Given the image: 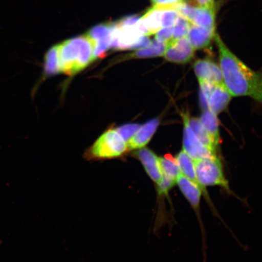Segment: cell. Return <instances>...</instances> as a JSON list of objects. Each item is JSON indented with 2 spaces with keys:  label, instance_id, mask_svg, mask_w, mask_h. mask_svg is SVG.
<instances>
[{
  "label": "cell",
  "instance_id": "5b68a950",
  "mask_svg": "<svg viewBox=\"0 0 262 262\" xmlns=\"http://www.w3.org/2000/svg\"><path fill=\"white\" fill-rule=\"evenodd\" d=\"M180 15L188 19L191 24L209 28H215V8L201 7L182 3L176 8Z\"/></svg>",
  "mask_w": 262,
  "mask_h": 262
},
{
  "label": "cell",
  "instance_id": "4fadbf2b",
  "mask_svg": "<svg viewBox=\"0 0 262 262\" xmlns=\"http://www.w3.org/2000/svg\"><path fill=\"white\" fill-rule=\"evenodd\" d=\"M231 97L224 83L216 85L209 97L208 109L216 115L220 114L227 108Z\"/></svg>",
  "mask_w": 262,
  "mask_h": 262
},
{
  "label": "cell",
  "instance_id": "9c48e42d",
  "mask_svg": "<svg viewBox=\"0 0 262 262\" xmlns=\"http://www.w3.org/2000/svg\"><path fill=\"white\" fill-rule=\"evenodd\" d=\"M149 178L157 186L162 181L163 172L160 166L159 157L147 148L141 149L136 153Z\"/></svg>",
  "mask_w": 262,
  "mask_h": 262
},
{
  "label": "cell",
  "instance_id": "f1b7e54d",
  "mask_svg": "<svg viewBox=\"0 0 262 262\" xmlns=\"http://www.w3.org/2000/svg\"><path fill=\"white\" fill-rule=\"evenodd\" d=\"M152 41L147 35H142L130 49H143L149 47Z\"/></svg>",
  "mask_w": 262,
  "mask_h": 262
},
{
  "label": "cell",
  "instance_id": "ba28073f",
  "mask_svg": "<svg viewBox=\"0 0 262 262\" xmlns=\"http://www.w3.org/2000/svg\"><path fill=\"white\" fill-rule=\"evenodd\" d=\"M194 69L199 81H207L215 85L224 83L220 66L209 58L195 61Z\"/></svg>",
  "mask_w": 262,
  "mask_h": 262
},
{
  "label": "cell",
  "instance_id": "7a4b0ae2",
  "mask_svg": "<svg viewBox=\"0 0 262 262\" xmlns=\"http://www.w3.org/2000/svg\"><path fill=\"white\" fill-rule=\"evenodd\" d=\"M95 45L86 34L58 45L60 72L69 75L79 73L94 60Z\"/></svg>",
  "mask_w": 262,
  "mask_h": 262
},
{
  "label": "cell",
  "instance_id": "e0dca14e",
  "mask_svg": "<svg viewBox=\"0 0 262 262\" xmlns=\"http://www.w3.org/2000/svg\"><path fill=\"white\" fill-rule=\"evenodd\" d=\"M188 123L193 133L195 134L196 138L201 142L203 145L211 149L212 151L216 153L217 147L214 145L210 136L209 135L207 131L206 130L204 126L202 124L201 120L198 118L189 117Z\"/></svg>",
  "mask_w": 262,
  "mask_h": 262
},
{
  "label": "cell",
  "instance_id": "3957f363",
  "mask_svg": "<svg viewBox=\"0 0 262 262\" xmlns=\"http://www.w3.org/2000/svg\"><path fill=\"white\" fill-rule=\"evenodd\" d=\"M194 162L196 179L208 202H211V200L209 199L206 186H219L230 191L223 171L222 163L217 156Z\"/></svg>",
  "mask_w": 262,
  "mask_h": 262
},
{
  "label": "cell",
  "instance_id": "d4e9b609",
  "mask_svg": "<svg viewBox=\"0 0 262 262\" xmlns=\"http://www.w3.org/2000/svg\"><path fill=\"white\" fill-rule=\"evenodd\" d=\"M112 40L113 35L95 42L94 60L98 57H102L103 55L111 47Z\"/></svg>",
  "mask_w": 262,
  "mask_h": 262
},
{
  "label": "cell",
  "instance_id": "7402d4cb",
  "mask_svg": "<svg viewBox=\"0 0 262 262\" xmlns=\"http://www.w3.org/2000/svg\"><path fill=\"white\" fill-rule=\"evenodd\" d=\"M200 104L202 109H208V101L216 85L207 81H199Z\"/></svg>",
  "mask_w": 262,
  "mask_h": 262
},
{
  "label": "cell",
  "instance_id": "d6986e66",
  "mask_svg": "<svg viewBox=\"0 0 262 262\" xmlns=\"http://www.w3.org/2000/svg\"><path fill=\"white\" fill-rule=\"evenodd\" d=\"M163 176L175 180L177 182L179 177L181 174L178 162L171 155L159 157Z\"/></svg>",
  "mask_w": 262,
  "mask_h": 262
},
{
  "label": "cell",
  "instance_id": "6da1fadb",
  "mask_svg": "<svg viewBox=\"0 0 262 262\" xmlns=\"http://www.w3.org/2000/svg\"><path fill=\"white\" fill-rule=\"evenodd\" d=\"M220 67L226 88L232 96H249L262 104V72L254 71L229 50L215 34Z\"/></svg>",
  "mask_w": 262,
  "mask_h": 262
},
{
  "label": "cell",
  "instance_id": "2e32d148",
  "mask_svg": "<svg viewBox=\"0 0 262 262\" xmlns=\"http://www.w3.org/2000/svg\"><path fill=\"white\" fill-rule=\"evenodd\" d=\"M200 120L209 135L210 136L214 145L217 147L219 140H220V136H219V120L217 115L213 113L209 109L205 110Z\"/></svg>",
  "mask_w": 262,
  "mask_h": 262
},
{
  "label": "cell",
  "instance_id": "ac0fdd59",
  "mask_svg": "<svg viewBox=\"0 0 262 262\" xmlns=\"http://www.w3.org/2000/svg\"><path fill=\"white\" fill-rule=\"evenodd\" d=\"M58 45L53 46L45 55L43 77L47 78L60 73L58 64Z\"/></svg>",
  "mask_w": 262,
  "mask_h": 262
},
{
  "label": "cell",
  "instance_id": "8992f818",
  "mask_svg": "<svg viewBox=\"0 0 262 262\" xmlns=\"http://www.w3.org/2000/svg\"><path fill=\"white\" fill-rule=\"evenodd\" d=\"M182 116L184 122V135H183V148L194 161L212 158L216 157V153L203 145L200 142L190 127L188 114L183 113Z\"/></svg>",
  "mask_w": 262,
  "mask_h": 262
},
{
  "label": "cell",
  "instance_id": "8fae6325",
  "mask_svg": "<svg viewBox=\"0 0 262 262\" xmlns=\"http://www.w3.org/2000/svg\"><path fill=\"white\" fill-rule=\"evenodd\" d=\"M215 34V28L202 27L191 24L186 37L195 50L207 48L212 39H214Z\"/></svg>",
  "mask_w": 262,
  "mask_h": 262
},
{
  "label": "cell",
  "instance_id": "30bf717a",
  "mask_svg": "<svg viewBox=\"0 0 262 262\" xmlns=\"http://www.w3.org/2000/svg\"><path fill=\"white\" fill-rule=\"evenodd\" d=\"M176 184L178 185L183 195L194 209L196 215L201 218L200 205H201V196L203 194L202 189L182 173L177 180Z\"/></svg>",
  "mask_w": 262,
  "mask_h": 262
},
{
  "label": "cell",
  "instance_id": "5bb4252c",
  "mask_svg": "<svg viewBox=\"0 0 262 262\" xmlns=\"http://www.w3.org/2000/svg\"><path fill=\"white\" fill-rule=\"evenodd\" d=\"M164 8L154 6L141 18L149 35L156 34L162 28V19Z\"/></svg>",
  "mask_w": 262,
  "mask_h": 262
},
{
  "label": "cell",
  "instance_id": "83f0119b",
  "mask_svg": "<svg viewBox=\"0 0 262 262\" xmlns=\"http://www.w3.org/2000/svg\"><path fill=\"white\" fill-rule=\"evenodd\" d=\"M185 0H151L154 6L162 8H176Z\"/></svg>",
  "mask_w": 262,
  "mask_h": 262
},
{
  "label": "cell",
  "instance_id": "277c9868",
  "mask_svg": "<svg viewBox=\"0 0 262 262\" xmlns=\"http://www.w3.org/2000/svg\"><path fill=\"white\" fill-rule=\"evenodd\" d=\"M127 145L117 131L109 130L98 139L87 152L88 159L116 158L123 155Z\"/></svg>",
  "mask_w": 262,
  "mask_h": 262
},
{
  "label": "cell",
  "instance_id": "4316f807",
  "mask_svg": "<svg viewBox=\"0 0 262 262\" xmlns=\"http://www.w3.org/2000/svg\"><path fill=\"white\" fill-rule=\"evenodd\" d=\"M173 39L172 28H163L156 34V40L160 42H168Z\"/></svg>",
  "mask_w": 262,
  "mask_h": 262
},
{
  "label": "cell",
  "instance_id": "cb8c5ba5",
  "mask_svg": "<svg viewBox=\"0 0 262 262\" xmlns=\"http://www.w3.org/2000/svg\"><path fill=\"white\" fill-rule=\"evenodd\" d=\"M180 16L179 12L176 8H164L162 19V28H172L178 22Z\"/></svg>",
  "mask_w": 262,
  "mask_h": 262
},
{
  "label": "cell",
  "instance_id": "7c38bea8",
  "mask_svg": "<svg viewBox=\"0 0 262 262\" xmlns=\"http://www.w3.org/2000/svg\"><path fill=\"white\" fill-rule=\"evenodd\" d=\"M159 123V119H155L141 126L136 135L127 141V149H138L146 146L156 133Z\"/></svg>",
  "mask_w": 262,
  "mask_h": 262
},
{
  "label": "cell",
  "instance_id": "f546056e",
  "mask_svg": "<svg viewBox=\"0 0 262 262\" xmlns=\"http://www.w3.org/2000/svg\"><path fill=\"white\" fill-rule=\"evenodd\" d=\"M215 0H190V4L206 8H215Z\"/></svg>",
  "mask_w": 262,
  "mask_h": 262
},
{
  "label": "cell",
  "instance_id": "9a60e30c",
  "mask_svg": "<svg viewBox=\"0 0 262 262\" xmlns=\"http://www.w3.org/2000/svg\"><path fill=\"white\" fill-rule=\"evenodd\" d=\"M176 159L182 174L198 185L202 189L203 194H204V191L196 179L194 160L191 159L183 150L178 154Z\"/></svg>",
  "mask_w": 262,
  "mask_h": 262
},
{
  "label": "cell",
  "instance_id": "52a82bcc",
  "mask_svg": "<svg viewBox=\"0 0 262 262\" xmlns=\"http://www.w3.org/2000/svg\"><path fill=\"white\" fill-rule=\"evenodd\" d=\"M194 51L187 37L172 39L167 43L164 56L172 63L185 64L194 57Z\"/></svg>",
  "mask_w": 262,
  "mask_h": 262
},
{
  "label": "cell",
  "instance_id": "484cf974",
  "mask_svg": "<svg viewBox=\"0 0 262 262\" xmlns=\"http://www.w3.org/2000/svg\"><path fill=\"white\" fill-rule=\"evenodd\" d=\"M141 126L138 124H127L119 127L116 129L119 135L122 137L124 142L128 141L134 134H135L139 130Z\"/></svg>",
  "mask_w": 262,
  "mask_h": 262
},
{
  "label": "cell",
  "instance_id": "ffe728a7",
  "mask_svg": "<svg viewBox=\"0 0 262 262\" xmlns=\"http://www.w3.org/2000/svg\"><path fill=\"white\" fill-rule=\"evenodd\" d=\"M167 43L156 40L152 41L151 45L145 49H140L134 53L133 57L149 58L162 56L165 54Z\"/></svg>",
  "mask_w": 262,
  "mask_h": 262
},
{
  "label": "cell",
  "instance_id": "44dd1931",
  "mask_svg": "<svg viewBox=\"0 0 262 262\" xmlns=\"http://www.w3.org/2000/svg\"><path fill=\"white\" fill-rule=\"evenodd\" d=\"M114 25L104 24L95 26L86 34L95 42L113 35Z\"/></svg>",
  "mask_w": 262,
  "mask_h": 262
},
{
  "label": "cell",
  "instance_id": "603a6c76",
  "mask_svg": "<svg viewBox=\"0 0 262 262\" xmlns=\"http://www.w3.org/2000/svg\"><path fill=\"white\" fill-rule=\"evenodd\" d=\"M191 24L188 19L180 15L178 22L173 26V39H180L187 37Z\"/></svg>",
  "mask_w": 262,
  "mask_h": 262
}]
</instances>
